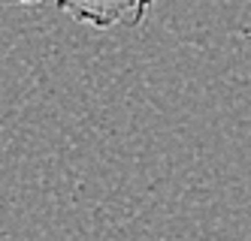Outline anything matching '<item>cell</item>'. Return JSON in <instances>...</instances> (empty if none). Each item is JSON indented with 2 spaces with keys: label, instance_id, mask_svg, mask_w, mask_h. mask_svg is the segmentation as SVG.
<instances>
[{
  "label": "cell",
  "instance_id": "2",
  "mask_svg": "<svg viewBox=\"0 0 251 241\" xmlns=\"http://www.w3.org/2000/svg\"><path fill=\"white\" fill-rule=\"evenodd\" d=\"M12 3H25V6H33V3H43V0H12Z\"/></svg>",
  "mask_w": 251,
  "mask_h": 241
},
{
  "label": "cell",
  "instance_id": "1",
  "mask_svg": "<svg viewBox=\"0 0 251 241\" xmlns=\"http://www.w3.org/2000/svg\"><path fill=\"white\" fill-rule=\"evenodd\" d=\"M154 0H58V9L97 30L139 27Z\"/></svg>",
  "mask_w": 251,
  "mask_h": 241
}]
</instances>
